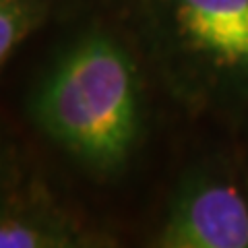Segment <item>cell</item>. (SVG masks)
<instances>
[{
  "label": "cell",
  "instance_id": "cell-3",
  "mask_svg": "<svg viewBox=\"0 0 248 248\" xmlns=\"http://www.w3.org/2000/svg\"><path fill=\"white\" fill-rule=\"evenodd\" d=\"M159 248H248V201L232 182L195 174L178 186L159 232Z\"/></svg>",
  "mask_w": 248,
  "mask_h": 248
},
{
  "label": "cell",
  "instance_id": "cell-6",
  "mask_svg": "<svg viewBox=\"0 0 248 248\" xmlns=\"http://www.w3.org/2000/svg\"><path fill=\"white\" fill-rule=\"evenodd\" d=\"M21 178V170H19V161L11 141L0 133V192Z\"/></svg>",
  "mask_w": 248,
  "mask_h": 248
},
{
  "label": "cell",
  "instance_id": "cell-4",
  "mask_svg": "<svg viewBox=\"0 0 248 248\" xmlns=\"http://www.w3.org/2000/svg\"><path fill=\"white\" fill-rule=\"evenodd\" d=\"M106 240L42 184L17 178L0 192V248H87Z\"/></svg>",
  "mask_w": 248,
  "mask_h": 248
},
{
  "label": "cell",
  "instance_id": "cell-1",
  "mask_svg": "<svg viewBox=\"0 0 248 248\" xmlns=\"http://www.w3.org/2000/svg\"><path fill=\"white\" fill-rule=\"evenodd\" d=\"M33 126L89 174L126 168L143 130V93L128 50L104 29L68 40L31 87Z\"/></svg>",
  "mask_w": 248,
  "mask_h": 248
},
{
  "label": "cell",
  "instance_id": "cell-5",
  "mask_svg": "<svg viewBox=\"0 0 248 248\" xmlns=\"http://www.w3.org/2000/svg\"><path fill=\"white\" fill-rule=\"evenodd\" d=\"M48 13L50 0H0V71L44 25Z\"/></svg>",
  "mask_w": 248,
  "mask_h": 248
},
{
  "label": "cell",
  "instance_id": "cell-2",
  "mask_svg": "<svg viewBox=\"0 0 248 248\" xmlns=\"http://www.w3.org/2000/svg\"><path fill=\"white\" fill-rule=\"evenodd\" d=\"M143 13L178 91L215 99L248 89V0H143Z\"/></svg>",
  "mask_w": 248,
  "mask_h": 248
}]
</instances>
